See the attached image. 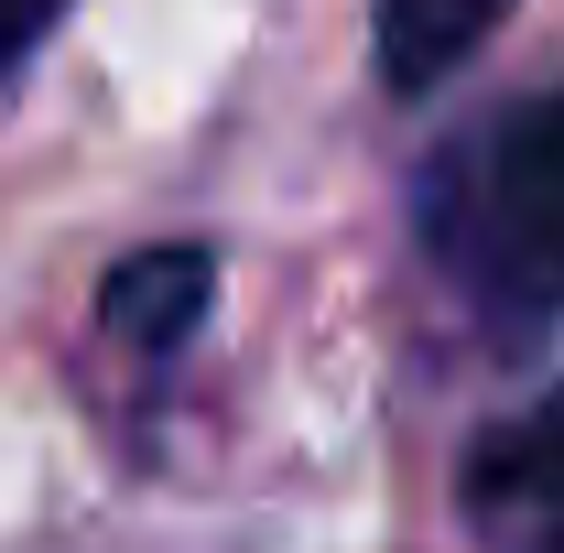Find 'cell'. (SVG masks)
<instances>
[{
  "label": "cell",
  "instance_id": "2",
  "mask_svg": "<svg viewBox=\"0 0 564 553\" xmlns=\"http://www.w3.org/2000/svg\"><path fill=\"white\" fill-rule=\"evenodd\" d=\"M467 510L478 521H564V402L499 423L467 456Z\"/></svg>",
  "mask_w": 564,
  "mask_h": 553
},
{
  "label": "cell",
  "instance_id": "5",
  "mask_svg": "<svg viewBox=\"0 0 564 553\" xmlns=\"http://www.w3.org/2000/svg\"><path fill=\"white\" fill-rule=\"evenodd\" d=\"M66 0H0V66H22L33 44H44V22H55Z\"/></svg>",
  "mask_w": 564,
  "mask_h": 553
},
{
  "label": "cell",
  "instance_id": "4",
  "mask_svg": "<svg viewBox=\"0 0 564 553\" xmlns=\"http://www.w3.org/2000/svg\"><path fill=\"white\" fill-rule=\"evenodd\" d=\"M510 0H380V76L413 98V87H445L478 44L499 33Z\"/></svg>",
  "mask_w": 564,
  "mask_h": 553
},
{
  "label": "cell",
  "instance_id": "1",
  "mask_svg": "<svg viewBox=\"0 0 564 553\" xmlns=\"http://www.w3.org/2000/svg\"><path fill=\"white\" fill-rule=\"evenodd\" d=\"M434 207H445V239H467L510 293L564 304V87L532 98L521 120H499L467 196L445 185Z\"/></svg>",
  "mask_w": 564,
  "mask_h": 553
},
{
  "label": "cell",
  "instance_id": "3",
  "mask_svg": "<svg viewBox=\"0 0 564 553\" xmlns=\"http://www.w3.org/2000/svg\"><path fill=\"white\" fill-rule=\"evenodd\" d=\"M207 293H217V250L174 239V250L120 261L98 304H109V337H131V347H185V337H196V315H207Z\"/></svg>",
  "mask_w": 564,
  "mask_h": 553
}]
</instances>
